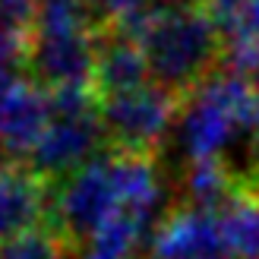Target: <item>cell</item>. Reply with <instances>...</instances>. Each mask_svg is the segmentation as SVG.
<instances>
[{
  "mask_svg": "<svg viewBox=\"0 0 259 259\" xmlns=\"http://www.w3.org/2000/svg\"><path fill=\"white\" fill-rule=\"evenodd\" d=\"M120 29L139 38L152 82L180 101L225 70L228 35L209 7H146Z\"/></svg>",
  "mask_w": 259,
  "mask_h": 259,
  "instance_id": "6da1fadb",
  "label": "cell"
},
{
  "mask_svg": "<svg viewBox=\"0 0 259 259\" xmlns=\"http://www.w3.org/2000/svg\"><path fill=\"white\" fill-rule=\"evenodd\" d=\"M120 209H123V193L117 177V155L105 146L89 164L54 184L51 222L63 231V237L73 243V250L82 259L85 243Z\"/></svg>",
  "mask_w": 259,
  "mask_h": 259,
  "instance_id": "7a4b0ae2",
  "label": "cell"
},
{
  "mask_svg": "<svg viewBox=\"0 0 259 259\" xmlns=\"http://www.w3.org/2000/svg\"><path fill=\"white\" fill-rule=\"evenodd\" d=\"M180 105L184 101L155 82L136 92L101 98L98 117L105 130V146L133 155H158L167 130L180 117Z\"/></svg>",
  "mask_w": 259,
  "mask_h": 259,
  "instance_id": "3957f363",
  "label": "cell"
},
{
  "mask_svg": "<svg viewBox=\"0 0 259 259\" xmlns=\"http://www.w3.org/2000/svg\"><path fill=\"white\" fill-rule=\"evenodd\" d=\"M146 259H234L225 237L222 212L177 202L152 231Z\"/></svg>",
  "mask_w": 259,
  "mask_h": 259,
  "instance_id": "277c9868",
  "label": "cell"
},
{
  "mask_svg": "<svg viewBox=\"0 0 259 259\" xmlns=\"http://www.w3.org/2000/svg\"><path fill=\"white\" fill-rule=\"evenodd\" d=\"M101 149H105V130H101L98 108L82 114H54L41 142L29 155V167L57 184L89 164Z\"/></svg>",
  "mask_w": 259,
  "mask_h": 259,
  "instance_id": "5b68a950",
  "label": "cell"
},
{
  "mask_svg": "<svg viewBox=\"0 0 259 259\" xmlns=\"http://www.w3.org/2000/svg\"><path fill=\"white\" fill-rule=\"evenodd\" d=\"M51 120V92L32 76L22 73L0 82V149L7 152V161H29Z\"/></svg>",
  "mask_w": 259,
  "mask_h": 259,
  "instance_id": "8992f818",
  "label": "cell"
},
{
  "mask_svg": "<svg viewBox=\"0 0 259 259\" xmlns=\"http://www.w3.org/2000/svg\"><path fill=\"white\" fill-rule=\"evenodd\" d=\"M95 41H98V25L79 32L32 35L25 76H32L45 89H63V85L95 89Z\"/></svg>",
  "mask_w": 259,
  "mask_h": 259,
  "instance_id": "52a82bcc",
  "label": "cell"
},
{
  "mask_svg": "<svg viewBox=\"0 0 259 259\" xmlns=\"http://www.w3.org/2000/svg\"><path fill=\"white\" fill-rule=\"evenodd\" d=\"M54 180L32 171L29 161H0V243L51 222Z\"/></svg>",
  "mask_w": 259,
  "mask_h": 259,
  "instance_id": "ba28073f",
  "label": "cell"
},
{
  "mask_svg": "<svg viewBox=\"0 0 259 259\" xmlns=\"http://www.w3.org/2000/svg\"><path fill=\"white\" fill-rule=\"evenodd\" d=\"M152 82V70L139 38L120 25H98L95 41V92L98 101Z\"/></svg>",
  "mask_w": 259,
  "mask_h": 259,
  "instance_id": "9c48e42d",
  "label": "cell"
},
{
  "mask_svg": "<svg viewBox=\"0 0 259 259\" xmlns=\"http://www.w3.org/2000/svg\"><path fill=\"white\" fill-rule=\"evenodd\" d=\"M149 215L133 212V209H120L114 218H108L98 228V234L85 243L82 259H130L133 250L139 247V237L146 231Z\"/></svg>",
  "mask_w": 259,
  "mask_h": 259,
  "instance_id": "30bf717a",
  "label": "cell"
},
{
  "mask_svg": "<svg viewBox=\"0 0 259 259\" xmlns=\"http://www.w3.org/2000/svg\"><path fill=\"white\" fill-rule=\"evenodd\" d=\"M222 225L234 259H259V190L234 193L222 209Z\"/></svg>",
  "mask_w": 259,
  "mask_h": 259,
  "instance_id": "8fae6325",
  "label": "cell"
},
{
  "mask_svg": "<svg viewBox=\"0 0 259 259\" xmlns=\"http://www.w3.org/2000/svg\"><path fill=\"white\" fill-rule=\"evenodd\" d=\"M0 259H79V253L54 222H45L0 243Z\"/></svg>",
  "mask_w": 259,
  "mask_h": 259,
  "instance_id": "7c38bea8",
  "label": "cell"
},
{
  "mask_svg": "<svg viewBox=\"0 0 259 259\" xmlns=\"http://www.w3.org/2000/svg\"><path fill=\"white\" fill-rule=\"evenodd\" d=\"M146 7H152L149 0H89V10L98 25H120Z\"/></svg>",
  "mask_w": 259,
  "mask_h": 259,
  "instance_id": "4fadbf2b",
  "label": "cell"
},
{
  "mask_svg": "<svg viewBox=\"0 0 259 259\" xmlns=\"http://www.w3.org/2000/svg\"><path fill=\"white\" fill-rule=\"evenodd\" d=\"M35 13H38V0H0V22L13 25V29L32 32Z\"/></svg>",
  "mask_w": 259,
  "mask_h": 259,
  "instance_id": "5bb4252c",
  "label": "cell"
},
{
  "mask_svg": "<svg viewBox=\"0 0 259 259\" xmlns=\"http://www.w3.org/2000/svg\"><path fill=\"white\" fill-rule=\"evenodd\" d=\"M237 4H243V0H209V10L218 16V22H225V16H228V13L234 10Z\"/></svg>",
  "mask_w": 259,
  "mask_h": 259,
  "instance_id": "9a60e30c",
  "label": "cell"
},
{
  "mask_svg": "<svg viewBox=\"0 0 259 259\" xmlns=\"http://www.w3.org/2000/svg\"><path fill=\"white\" fill-rule=\"evenodd\" d=\"M152 7H209V0H149Z\"/></svg>",
  "mask_w": 259,
  "mask_h": 259,
  "instance_id": "2e32d148",
  "label": "cell"
}]
</instances>
